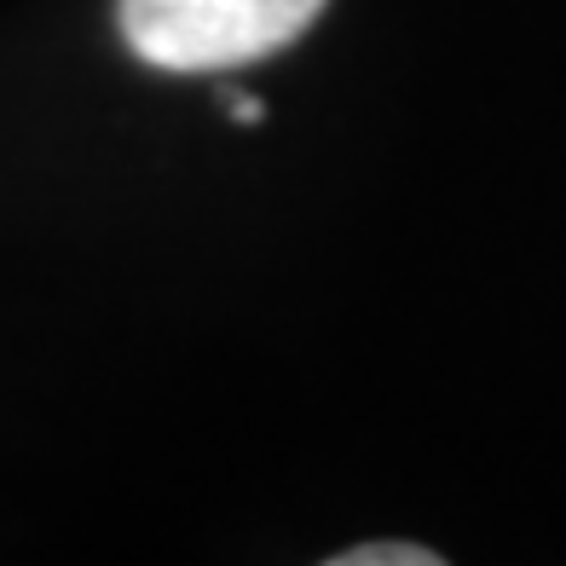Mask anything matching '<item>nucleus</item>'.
<instances>
[{
	"label": "nucleus",
	"instance_id": "f257e3e1",
	"mask_svg": "<svg viewBox=\"0 0 566 566\" xmlns=\"http://www.w3.org/2000/svg\"><path fill=\"white\" fill-rule=\"evenodd\" d=\"M324 7L329 0H116V30L150 70L209 75L283 53Z\"/></svg>",
	"mask_w": 566,
	"mask_h": 566
},
{
	"label": "nucleus",
	"instance_id": "7ed1b4c3",
	"mask_svg": "<svg viewBox=\"0 0 566 566\" xmlns=\"http://www.w3.org/2000/svg\"><path fill=\"white\" fill-rule=\"evenodd\" d=\"M220 98L231 105V116H238V122H261V116H266V105H261V98H249V93H238V87H226Z\"/></svg>",
	"mask_w": 566,
	"mask_h": 566
},
{
	"label": "nucleus",
	"instance_id": "f03ea898",
	"mask_svg": "<svg viewBox=\"0 0 566 566\" xmlns=\"http://www.w3.org/2000/svg\"><path fill=\"white\" fill-rule=\"evenodd\" d=\"M336 566H440V555L417 549V544H358L336 555Z\"/></svg>",
	"mask_w": 566,
	"mask_h": 566
}]
</instances>
